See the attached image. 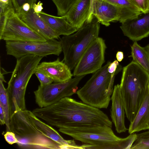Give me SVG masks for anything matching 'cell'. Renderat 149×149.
I'll return each mask as SVG.
<instances>
[{
  "mask_svg": "<svg viewBox=\"0 0 149 149\" xmlns=\"http://www.w3.org/2000/svg\"><path fill=\"white\" fill-rule=\"evenodd\" d=\"M32 112L49 125L59 129L104 125L112 127V121L100 109L69 97L48 107L35 109Z\"/></svg>",
  "mask_w": 149,
  "mask_h": 149,
  "instance_id": "1",
  "label": "cell"
},
{
  "mask_svg": "<svg viewBox=\"0 0 149 149\" xmlns=\"http://www.w3.org/2000/svg\"><path fill=\"white\" fill-rule=\"evenodd\" d=\"M149 86V75L138 64L132 61L123 69L120 84L128 120L134 119Z\"/></svg>",
  "mask_w": 149,
  "mask_h": 149,
  "instance_id": "2",
  "label": "cell"
},
{
  "mask_svg": "<svg viewBox=\"0 0 149 149\" xmlns=\"http://www.w3.org/2000/svg\"><path fill=\"white\" fill-rule=\"evenodd\" d=\"M43 57L28 55L17 59L6 89L10 117L15 112L26 109L25 95L28 82Z\"/></svg>",
  "mask_w": 149,
  "mask_h": 149,
  "instance_id": "3",
  "label": "cell"
},
{
  "mask_svg": "<svg viewBox=\"0 0 149 149\" xmlns=\"http://www.w3.org/2000/svg\"><path fill=\"white\" fill-rule=\"evenodd\" d=\"M111 63L95 72L76 93L83 102L99 109L107 108L111 100L115 76L108 71Z\"/></svg>",
  "mask_w": 149,
  "mask_h": 149,
  "instance_id": "4",
  "label": "cell"
},
{
  "mask_svg": "<svg viewBox=\"0 0 149 149\" xmlns=\"http://www.w3.org/2000/svg\"><path fill=\"white\" fill-rule=\"evenodd\" d=\"M100 22L95 17L90 23H85L76 32L60 39L64 58L71 70L74 69L81 56L91 42L98 37Z\"/></svg>",
  "mask_w": 149,
  "mask_h": 149,
  "instance_id": "5",
  "label": "cell"
},
{
  "mask_svg": "<svg viewBox=\"0 0 149 149\" xmlns=\"http://www.w3.org/2000/svg\"><path fill=\"white\" fill-rule=\"evenodd\" d=\"M111 127L106 125L60 128L59 132L81 141L83 149H99L102 146L118 141Z\"/></svg>",
  "mask_w": 149,
  "mask_h": 149,
  "instance_id": "6",
  "label": "cell"
},
{
  "mask_svg": "<svg viewBox=\"0 0 149 149\" xmlns=\"http://www.w3.org/2000/svg\"><path fill=\"white\" fill-rule=\"evenodd\" d=\"M85 76H76L65 81L45 86L39 85L34 92L36 103L40 108L45 107L76 93L78 84Z\"/></svg>",
  "mask_w": 149,
  "mask_h": 149,
  "instance_id": "7",
  "label": "cell"
},
{
  "mask_svg": "<svg viewBox=\"0 0 149 149\" xmlns=\"http://www.w3.org/2000/svg\"><path fill=\"white\" fill-rule=\"evenodd\" d=\"M0 40L16 42L47 41L22 20L14 8L9 10L0 27Z\"/></svg>",
  "mask_w": 149,
  "mask_h": 149,
  "instance_id": "8",
  "label": "cell"
},
{
  "mask_svg": "<svg viewBox=\"0 0 149 149\" xmlns=\"http://www.w3.org/2000/svg\"><path fill=\"white\" fill-rule=\"evenodd\" d=\"M7 54L17 59L28 55L42 57L50 55L59 56L63 51L60 41L56 39L45 42L6 41Z\"/></svg>",
  "mask_w": 149,
  "mask_h": 149,
  "instance_id": "9",
  "label": "cell"
},
{
  "mask_svg": "<svg viewBox=\"0 0 149 149\" xmlns=\"http://www.w3.org/2000/svg\"><path fill=\"white\" fill-rule=\"evenodd\" d=\"M106 48L103 38L98 37L95 39L83 53L74 68L73 76L86 75L101 68L104 62Z\"/></svg>",
  "mask_w": 149,
  "mask_h": 149,
  "instance_id": "10",
  "label": "cell"
},
{
  "mask_svg": "<svg viewBox=\"0 0 149 149\" xmlns=\"http://www.w3.org/2000/svg\"><path fill=\"white\" fill-rule=\"evenodd\" d=\"M138 14L128 9L116 6L104 0H96L94 15L98 22L106 26L111 22L123 21Z\"/></svg>",
  "mask_w": 149,
  "mask_h": 149,
  "instance_id": "11",
  "label": "cell"
},
{
  "mask_svg": "<svg viewBox=\"0 0 149 149\" xmlns=\"http://www.w3.org/2000/svg\"><path fill=\"white\" fill-rule=\"evenodd\" d=\"M121 23L120 28L125 36L134 42L139 41L149 35V10Z\"/></svg>",
  "mask_w": 149,
  "mask_h": 149,
  "instance_id": "12",
  "label": "cell"
},
{
  "mask_svg": "<svg viewBox=\"0 0 149 149\" xmlns=\"http://www.w3.org/2000/svg\"><path fill=\"white\" fill-rule=\"evenodd\" d=\"M24 111L38 131L59 144L62 149H83L81 145H77L74 140L64 139L56 130L41 120L32 111L26 109Z\"/></svg>",
  "mask_w": 149,
  "mask_h": 149,
  "instance_id": "13",
  "label": "cell"
},
{
  "mask_svg": "<svg viewBox=\"0 0 149 149\" xmlns=\"http://www.w3.org/2000/svg\"><path fill=\"white\" fill-rule=\"evenodd\" d=\"M36 70L47 75L55 83L67 81L73 76L68 66L59 58L54 61L39 63Z\"/></svg>",
  "mask_w": 149,
  "mask_h": 149,
  "instance_id": "14",
  "label": "cell"
},
{
  "mask_svg": "<svg viewBox=\"0 0 149 149\" xmlns=\"http://www.w3.org/2000/svg\"><path fill=\"white\" fill-rule=\"evenodd\" d=\"M19 17L30 27L47 40L59 38L32 8L27 12L21 10Z\"/></svg>",
  "mask_w": 149,
  "mask_h": 149,
  "instance_id": "15",
  "label": "cell"
},
{
  "mask_svg": "<svg viewBox=\"0 0 149 149\" xmlns=\"http://www.w3.org/2000/svg\"><path fill=\"white\" fill-rule=\"evenodd\" d=\"M112 104L111 117L117 133L125 132L128 130L125 123V109L121 96L120 85L114 86L111 96Z\"/></svg>",
  "mask_w": 149,
  "mask_h": 149,
  "instance_id": "16",
  "label": "cell"
},
{
  "mask_svg": "<svg viewBox=\"0 0 149 149\" xmlns=\"http://www.w3.org/2000/svg\"><path fill=\"white\" fill-rule=\"evenodd\" d=\"M16 136L17 143L21 148L62 149L59 144L40 132L24 137Z\"/></svg>",
  "mask_w": 149,
  "mask_h": 149,
  "instance_id": "17",
  "label": "cell"
},
{
  "mask_svg": "<svg viewBox=\"0 0 149 149\" xmlns=\"http://www.w3.org/2000/svg\"><path fill=\"white\" fill-rule=\"evenodd\" d=\"M9 127L10 131L14 133L16 136L19 137L40 132L24 110H19L13 113L10 118Z\"/></svg>",
  "mask_w": 149,
  "mask_h": 149,
  "instance_id": "18",
  "label": "cell"
},
{
  "mask_svg": "<svg viewBox=\"0 0 149 149\" xmlns=\"http://www.w3.org/2000/svg\"><path fill=\"white\" fill-rule=\"evenodd\" d=\"M90 5V0H76L65 15L68 22L78 30L87 19Z\"/></svg>",
  "mask_w": 149,
  "mask_h": 149,
  "instance_id": "19",
  "label": "cell"
},
{
  "mask_svg": "<svg viewBox=\"0 0 149 149\" xmlns=\"http://www.w3.org/2000/svg\"><path fill=\"white\" fill-rule=\"evenodd\" d=\"M128 130L130 134L149 130V86L143 102L134 119L130 123Z\"/></svg>",
  "mask_w": 149,
  "mask_h": 149,
  "instance_id": "20",
  "label": "cell"
},
{
  "mask_svg": "<svg viewBox=\"0 0 149 149\" xmlns=\"http://www.w3.org/2000/svg\"><path fill=\"white\" fill-rule=\"evenodd\" d=\"M38 14L59 38L60 35H69L78 30L68 22L65 15L56 16L42 11Z\"/></svg>",
  "mask_w": 149,
  "mask_h": 149,
  "instance_id": "21",
  "label": "cell"
},
{
  "mask_svg": "<svg viewBox=\"0 0 149 149\" xmlns=\"http://www.w3.org/2000/svg\"><path fill=\"white\" fill-rule=\"evenodd\" d=\"M131 55L133 61L140 65L149 75V58L144 47L140 46L136 41L131 46Z\"/></svg>",
  "mask_w": 149,
  "mask_h": 149,
  "instance_id": "22",
  "label": "cell"
},
{
  "mask_svg": "<svg viewBox=\"0 0 149 149\" xmlns=\"http://www.w3.org/2000/svg\"><path fill=\"white\" fill-rule=\"evenodd\" d=\"M3 82L2 80H0V104L2 107L5 116L6 132L10 131L9 105L6 90L4 86Z\"/></svg>",
  "mask_w": 149,
  "mask_h": 149,
  "instance_id": "23",
  "label": "cell"
},
{
  "mask_svg": "<svg viewBox=\"0 0 149 149\" xmlns=\"http://www.w3.org/2000/svg\"><path fill=\"white\" fill-rule=\"evenodd\" d=\"M130 149H149V130L136 134V139Z\"/></svg>",
  "mask_w": 149,
  "mask_h": 149,
  "instance_id": "24",
  "label": "cell"
},
{
  "mask_svg": "<svg viewBox=\"0 0 149 149\" xmlns=\"http://www.w3.org/2000/svg\"><path fill=\"white\" fill-rule=\"evenodd\" d=\"M56 6L57 15H65L76 0H52Z\"/></svg>",
  "mask_w": 149,
  "mask_h": 149,
  "instance_id": "25",
  "label": "cell"
},
{
  "mask_svg": "<svg viewBox=\"0 0 149 149\" xmlns=\"http://www.w3.org/2000/svg\"><path fill=\"white\" fill-rule=\"evenodd\" d=\"M113 5L126 8L137 13L141 12L131 0H104Z\"/></svg>",
  "mask_w": 149,
  "mask_h": 149,
  "instance_id": "26",
  "label": "cell"
},
{
  "mask_svg": "<svg viewBox=\"0 0 149 149\" xmlns=\"http://www.w3.org/2000/svg\"><path fill=\"white\" fill-rule=\"evenodd\" d=\"M37 0H11L14 8L19 16L20 15L23 5L26 3H29L32 8L33 4L36 3Z\"/></svg>",
  "mask_w": 149,
  "mask_h": 149,
  "instance_id": "27",
  "label": "cell"
},
{
  "mask_svg": "<svg viewBox=\"0 0 149 149\" xmlns=\"http://www.w3.org/2000/svg\"><path fill=\"white\" fill-rule=\"evenodd\" d=\"M34 74L38 79L40 83V85L41 86L47 85L53 82L50 78L39 71L36 70Z\"/></svg>",
  "mask_w": 149,
  "mask_h": 149,
  "instance_id": "28",
  "label": "cell"
},
{
  "mask_svg": "<svg viewBox=\"0 0 149 149\" xmlns=\"http://www.w3.org/2000/svg\"><path fill=\"white\" fill-rule=\"evenodd\" d=\"M14 8L11 0H0V16Z\"/></svg>",
  "mask_w": 149,
  "mask_h": 149,
  "instance_id": "29",
  "label": "cell"
},
{
  "mask_svg": "<svg viewBox=\"0 0 149 149\" xmlns=\"http://www.w3.org/2000/svg\"><path fill=\"white\" fill-rule=\"evenodd\" d=\"M141 12H145L149 10V0H131Z\"/></svg>",
  "mask_w": 149,
  "mask_h": 149,
  "instance_id": "30",
  "label": "cell"
},
{
  "mask_svg": "<svg viewBox=\"0 0 149 149\" xmlns=\"http://www.w3.org/2000/svg\"><path fill=\"white\" fill-rule=\"evenodd\" d=\"M4 136L6 141L9 144L17 143L18 141L15 134L12 132L7 131Z\"/></svg>",
  "mask_w": 149,
  "mask_h": 149,
  "instance_id": "31",
  "label": "cell"
},
{
  "mask_svg": "<svg viewBox=\"0 0 149 149\" xmlns=\"http://www.w3.org/2000/svg\"><path fill=\"white\" fill-rule=\"evenodd\" d=\"M96 0H90V9L87 19L85 22L86 23L91 22L95 17L94 12Z\"/></svg>",
  "mask_w": 149,
  "mask_h": 149,
  "instance_id": "32",
  "label": "cell"
},
{
  "mask_svg": "<svg viewBox=\"0 0 149 149\" xmlns=\"http://www.w3.org/2000/svg\"><path fill=\"white\" fill-rule=\"evenodd\" d=\"M119 64L117 60H115L110 63L108 67V71L110 74L114 73L116 70Z\"/></svg>",
  "mask_w": 149,
  "mask_h": 149,
  "instance_id": "33",
  "label": "cell"
},
{
  "mask_svg": "<svg viewBox=\"0 0 149 149\" xmlns=\"http://www.w3.org/2000/svg\"><path fill=\"white\" fill-rule=\"evenodd\" d=\"M42 5V3L39 1L37 4L36 3L33 4L32 8L36 13H39L42 11L43 9Z\"/></svg>",
  "mask_w": 149,
  "mask_h": 149,
  "instance_id": "34",
  "label": "cell"
},
{
  "mask_svg": "<svg viewBox=\"0 0 149 149\" xmlns=\"http://www.w3.org/2000/svg\"><path fill=\"white\" fill-rule=\"evenodd\" d=\"M0 123L1 125L6 124L5 116L3 109L0 104Z\"/></svg>",
  "mask_w": 149,
  "mask_h": 149,
  "instance_id": "35",
  "label": "cell"
},
{
  "mask_svg": "<svg viewBox=\"0 0 149 149\" xmlns=\"http://www.w3.org/2000/svg\"><path fill=\"white\" fill-rule=\"evenodd\" d=\"M31 8H32L29 3H25L23 5L21 10L25 12H27L30 10Z\"/></svg>",
  "mask_w": 149,
  "mask_h": 149,
  "instance_id": "36",
  "label": "cell"
},
{
  "mask_svg": "<svg viewBox=\"0 0 149 149\" xmlns=\"http://www.w3.org/2000/svg\"><path fill=\"white\" fill-rule=\"evenodd\" d=\"M116 58L118 61L121 62L124 58L123 52L121 51L118 52L116 54Z\"/></svg>",
  "mask_w": 149,
  "mask_h": 149,
  "instance_id": "37",
  "label": "cell"
},
{
  "mask_svg": "<svg viewBox=\"0 0 149 149\" xmlns=\"http://www.w3.org/2000/svg\"><path fill=\"white\" fill-rule=\"evenodd\" d=\"M144 48L148 53L149 58V44L146 45Z\"/></svg>",
  "mask_w": 149,
  "mask_h": 149,
  "instance_id": "38",
  "label": "cell"
},
{
  "mask_svg": "<svg viewBox=\"0 0 149 149\" xmlns=\"http://www.w3.org/2000/svg\"></svg>",
  "mask_w": 149,
  "mask_h": 149,
  "instance_id": "39",
  "label": "cell"
}]
</instances>
